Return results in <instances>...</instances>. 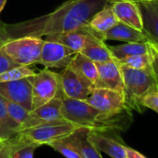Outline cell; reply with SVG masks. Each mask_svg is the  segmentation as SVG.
<instances>
[{
	"mask_svg": "<svg viewBox=\"0 0 158 158\" xmlns=\"http://www.w3.org/2000/svg\"><path fill=\"white\" fill-rule=\"evenodd\" d=\"M108 3V0H68L54 11L41 17L14 24L0 23V36L6 40L21 36L41 38L67 34L86 25Z\"/></svg>",
	"mask_w": 158,
	"mask_h": 158,
	"instance_id": "6da1fadb",
	"label": "cell"
},
{
	"mask_svg": "<svg viewBox=\"0 0 158 158\" xmlns=\"http://www.w3.org/2000/svg\"><path fill=\"white\" fill-rule=\"evenodd\" d=\"M60 113L62 117L70 123L102 132L114 128L116 123L114 119L107 118L86 101L69 99L64 96L61 99Z\"/></svg>",
	"mask_w": 158,
	"mask_h": 158,
	"instance_id": "7a4b0ae2",
	"label": "cell"
},
{
	"mask_svg": "<svg viewBox=\"0 0 158 158\" xmlns=\"http://www.w3.org/2000/svg\"><path fill=\"white\" fill-rule=\"evenodd\" d=\"M119 65L125 85L127 105V107L138 109L139 106V99L152 87L158 84V80L152 67L139 70L121 63H119Z\"/></svg>",
	"mask_w": 158,
	"mask_h": 158,
	"instance_id": "3957f363",
	"label": "cell"
},
{
	"mask_svg": "<svg viewBox=\"0 0 158 158\" xmlns=\"http://www.w3.org/2000/svg\"><path fill=\"white\" fill-rule=\"evenodd\" d=\"M44 40L40 37L21 36L8 38L0 46L10 58L20 66H31L38 63Z\"/></svg>",
	"mask_w": 158,
	"mask_h": 158,
	"instance_id": "277c9868",
	"label": "cell"
},
{
	"mask_svg": "<svg viewBox=\"0 0 158 158\" xmlns=\"http://www.w3.org/2000/svg\"><path fill=\"white\" fill-rule=\"evenodd\" d=\"M85 101L109 119H114L127 109L124 94L105 88H94Z\"/></svg>",
	"mask_w": 158,
	"mask_h": 158,
	"instance_id": "5b68a950",
	"label": "cell"
},
{
	"mask_svg": "<svg viewBox=\"0 0 158 158\" xmlns=\"http://www.w3.org/2000/svg\"><path fill=\"white\" fill-rule=\"evenodd\" d=\"M59 73L45 68L35 74L32 87V110L55 98L60 90Z\"/></svg>",
	"mask_w": 158,
	"mask_h": 158,
	"instance_id": "8992f818",
	"label": "cell"
},
{
	"mask_svg": "<svg viewBox=\"0 0 158 158\" xmlns=\"http://www.w3.org/2000/svg\"><path fill=\"white\" fill-rule=\"evenodd\" d=\"M62 97L63 93L60 88V90L55 98H53L46 104L30 111L27 120L21 127V131L23 129L45 125L62 124L68 122L62 117L60 113Z\"/></svg>",
	"mask_w": 158,
	"mask_h": 158,
	"instance_id": "52a82bcc",
	"label": "cell"
},
{
	"mask_svg": "<svg viewBox=\"0 0 158 158\" xmlns=\"http://www.w3.org/2000/svg\"><path fill=\"white\" fill-rule=\"evenodd\" d=\"M77 127H79L70 122L62 124H51L23 129L19 132V135L29 142H34L39 146H42L48 145L53 140L66 137Z\"/></svg>",
	"mask_w": 158,
	"mask_h": 158,
	"instance_id": "ba28073f",
	"label": "cell"
},
{
	"mask_svg": "<svg viewBox=\"0 0 158 158\" xmlns=\"http://www.w3.org/2000/svg\"><path fill=\"white\" fill-rule=\"evenodd\" d=\"M59 76L63 96L69 99L85 101L95 88L87 78L69 66L63 68Z\"/></svg>",
	"mask_w": 158,
	"mask_h": 158,
	"instance_id": "9c48e42d",
	"label": "cell"
},
{
	"mask_svg": "<svg viewBox=\"0 0 158 158\" xmlns=\"http://www.w3.org/2000/svg\"><path fill=\"white\" fill-rule=\"evenodd\" d=\"M34 76L19 80L0 83V96L3 99L18 103L28 111H32V87Z\"/></svg>",
	"mask_w": 158,
	"mask_h": 158,
	"instance_id": "30bf717a",
	"label": "cell"
},
{
	"mask_svg": "<svg viewBox=\"0 0 158 158\" xmlns=\"http://www.w3.org/2000/svg\"><path fill=\"white\" fill-rule=\"evenodd\" d=\"M76 53V51L61 43L44 40L38 63L48 69L66 68Z\"/></svg>",
	"mask_w": 158,
	"mask_h": 158,
	"instance_id": "8fae6325",
	"label": "cell"
},
{
	"mask_svg": "<svg viewBox=\"0 0 158 158\" xmlns=\"http://www.w3.org/2000/svg\"><path fill=\"white\" fill-rule=\"evenodd\" d=\"M45 40L61 43L76 52H81L89 46L103 42V40L88 26V23L67 34L47 36Z\"/></svg>",
	"mask_w": 158,
	"mask_h": 158,
	"instance_id": "7c38bea8",
	"label": "cell"
},
{
	"mask_svg": "<svg viewBox=\"0 0 158 158\" xmlns=\"http://www.w3.org/2000/svg\"><path fill=\"white\" fill-rule=\"evenodd\" d=\"M98 68V83L95 88H105L118 91L125 95V85L120 65L116 59L96 63Z\"/></svg>",
	"mask_w": 158,
	"mask_h": 158,
	"instance_id": "4fadbf2b",
	"label": "cell"
},
{
	"mask_svg": "<svg viewBox=\"0 0 158 158\" xmlns=\"http://www.w3.org/2000/svg\"><path fill=\"white\" fill-rule=\"evenodd\" d=\"M110 3L119 23L142 31V17L136 2L129 0H114Z\"/></svg>",
	"mask_w": 158,
	"mask_h": 158,
	"instance_id": "5bb4252c",
	"label": "cell"
},
{
	"mask_svg": "<svg viewBox=\"0 0 158 158\" xmlns=\"http://www.w3.org/2000/svg\"><path fill=\"white\" fill-rule=\"evenodd\" d=\"M142 17V32L158 46V0L137 3Z\"/></svg>",
	"mask_w": 158,
	"mask_h": 158,
	"instance_id": "9a60e30c",
	"label": "cell"
},
{
	"mask_svg": "<svg viewBox=\"0 0 158 158\" xmlns=\"http://www.w3.org/2000/svg\"><path fill=\"white\" fill-rule=\"evenodd\" d=\"M92 130L89 127H79L71 134L62 138L63 140L73 146L83 158H102L99 152L89 141V133Z\"/></svg>",
	"mask_w": 158,
	"mask_h": 158,
	"instance_id": "2e32d148",
	"label": "cell"
},
{
	"mask_svg": "<svg viewBox=\"0 0 158 158\" xmlns=\"http://www.w3.org/2000/svg\"><path fill=\"white\" fill-rule=\"evenodd\" d=\"M89 139L99 152H102L112 158H127V146L120 141L104 135L102 131L90 130L89 133Z\"/></svg>",
	"mask_w": 158,
	"mask_h": 158,
	"instance_id": "e0dca14e",
	"label": "cell"
},
{
	"mask_svg": "<svg viewBox=\"0 0 158 158\" xmlns=\"http://www.w3.org/2000/svg\"><path fill=\"white\" fill-rule=\"evenodd\" d=\"M102 39L122 41L125 43L129 42H148L150 41L147 35L139 30L128 26L122 23H117L114 27L102 35Z\"/></svg>",
	"mask_w": 158,
	"mask_h": 158,
	"instance_id": "ac0fdd59",
	"label": "cell"
},
{
	"mask_svg": "<svg viewBox=\"0 0 158 158\" xmlns=\"http://www.w3.org/2000/svg\"><path fill=\"white\" fill-rule=\"evenodd\" d=\"M117 23L118 20L113 10L112 4L109 2L91 17L88 26L102 38V35L114 27Z\"/></svg>",
	"mask_w": 158,
	"mask_h": 158,
	"instance_id": "d6986e66",
	"label": "cell"
},
{
	"mask_svg": "<svg viewBox=\"0 0 158 158\" xmlns=\"http://www.w3.org/2000/svg\"><path fill=\"white\" fill-rule=\"evenodd\" d=\"M68 66L87 78L89 82L94 85V87L97 86L99 73L96 62L89 60L80 52H77Z\"/></svg>",
	"mask_w": 158,
	"mask_h": 158,
	"instance_id": "ffe728a7",
	"label": "cell"
},
{
	"mask_svg": "<svg viewBox=\"0 0 158 158\" xmlns=\"http://www.w3.org/2000/svg\"><path fill=\"white\" fill-rule=\"evenodd\" d=\"M113 56L116 60L123 59L125 57L139 55V54H147L152 51L151 42H129L117 46H110L109 47Z\"/></svg>",
	"mask_w": 158,
	"mask_h": 158,
	"instance_id": "44dd1931",
	"label": "cell"
},
{
	"mask_svg": "<svg viewBox=\"0 0 158 158\" xmlns=\"http://www.w3.org/2000/svg\"><path fill=\"white\" fill-rule=\"evenodd\" d=\"M21 131V127L7 111L5 99L0 96V139L6 140L16 137Z\"/></svg>",
	"mask_w": 158,
	"mask_h": 158,
	"instance_id": "7402d4cb",
	"label": "cell"
},
{
	"mask_svg": "<svg viewBox=\"0 0 158 158\" xmlns=\"http://www.w3.org/2000/svg\"><path fill=\"white\" fill-rule=\"evenodd\" d=\"M80 53L96 63H102L115 59L113 56L109 47L105 44L104 41L89 46L86 48H84Z\"/></svg>",
	"mask_w": 158,
	"mask_h": 158,
	"instance_id": "603a6c76",
	"label": "cell"
},
{
	"mask_svg": "<svg viewBox=\"0 0 158 158\" xmlns=\"http://www.w3.org/2000/svg\"><path fill=\"white\" fill-rule=\"evenodd\" d=\"M152 46V45H151ZM119 63L127 65L128 67L134 69H147L152 67V51L147 54H139V55H133L125 57L123 59L117 60Z\"/></svg>",
	"mask_w": 158,
	"mask_h": 158,
	"instance_id": "cb8c5ba5",
	"label": "cell"
},
{
	"mask_svg": "<svg viewBox=\"0 0 158 158\" xmlns=\"http://www.w3.org/2000/svg\"><path fill=\"white\" fill-rule=\"evenodd\" d=\"M35 73H36L31 69L30 66H17L0 74V83L19 80L27 76L35 75Z\"/></svg>",
	"mask_w": 158,
	"mask_h": 158,
	"instance_id": "d4e9b609",
	"label": "cell"
},
{
	"mask_svg": "<svg viewBox=\"0 0 158 158\" xmlns=\"http://www.w3.org/2000/svg\"><path fill=\"white\" fill-rule=\"evenodd\" d=\"M5 104H6L7 111L10 114V117L17 124H19L20 127H22V126L27 120L30 111H28L23 106H22V105H20L18 103L12 102L7 101V100H5Z\"/></svg>",
	"mask_w": 158,
	"mask_h": 158,
	"instance_id": "484cf974",
	"label": "cell"
},
{
	"mask_svg": "<svg viewBox=\"0 0 158 158\" xmlns=\"http://www.w3.org/2000/svg\"><path fill=\"white\" fill-rule=\"evenodd\" d=\"M23 141L10 152L9 158H34L35 152L39 145L34 142H29L23 138Z\"/></svg>",
	"mask_w": 158,
	"mask_h": 158,
	"instance_id": "4316f807",
	"label": "cell"
},
{
	"mask_svg": "<svg viewBox=\"0 0 158 158\" xmlns=\"http://www.w3.org/2000/svg\"><path fill=\"white\" fill-rule=\"evenodd\" d=\"M48 145L59 153H60L61 155H63L65 158H83L73 146H72L62 139L53 140L49 142Z\"/></svg>",
	"mask_w": 158,
	"mask_h": 158,
	"instance_id": "83f0119b",
	"label": "cell"
},
{
	"mask_svg": "<svg viewBox=\"0 0 158 158\" xmlns=\"http://www.w3.org/2000/svg\"><path fill=\"white\" fill-rule=\"evenodd\" d=\"M139 106L149 108L158 114V84L152 87L139 99Z\"/></svg>",
	"mask_w": 158,
	"mask_h": 158,
	"instance_id": "f1b7e54d",
	"label": "cell"
},
{
	"mask_svg": "<svg viewBox=\"0 0 158 158\" xmlns=\"http://www.w3.org/2000/svg\"><path fill=\"white\" fill-rule=\"evenodd\" d=\"M23 141V139L19 134L10 139L0 140V158H9L10 152Z\"/></svg>",
	"mask_w": 158,
	"mask_h": 158,
	"instance_id": "f546056e",
	"label": "cell"
},
{
	"mask_svg": "<svg viewBox=\"0 0 158 158\" xmlns=\"http://www.w3.org/2000/svg\"><path fill=\"white\" fill-rule=\"evenodd\" d=\"M17 66L20 65L16 64L0 46V74Z\"/></svg>",
	"mask_w": 158,
	"mask_h": 158,
	"instance_id": "4dcf8cb0",
	"label": "cell"
},
{
	"mask_svg": "<svg viewBox=\"0 0 158 158\" xmlns=\"http://www.w3.org/2000/svg\"><path fill=\"white\" fill-rule=\"evenodd\" d=\"M151 42V41H150ZM152 45V68L153 70V73L158 80V52L156 48H154V45L151 42Z\"/></svg>",
	"mask_w": 158,
	"mask_h": 158,
	"instance_id": "1f68e13d",
	"label": "cell"
},
{
	"mask_svg": "<svg viewBox=\"0 0 158 158\" xmlns=\"http://www.w3.org/2000/svg\"><path fill=\"white\" fill-rule=\"evenodd\" d=\"M126 151H127V158H147L144 155H142L140 152H139L138 151L130 148V147H126Z\"/></svg>",
	"mask_w": 158,
	"mask_h": 158,
	"instance_id": "d6a6232c",
	"label": "cell"
},
{
	"mask_svg": "<svg viewBox=\"0 0 158 158\" xmlns=\"http://www.w3.org/2000/svg\"><path fill=\"white\" fill-rule=\"evenodd\" d=\"M6 3H7V0H0V13L2 12V10H3V9H4V7L6 5Z\"/></svg>",
	"mask_w": 158,
	"mask_h": 158,
	"instance_id": "836d02e7",
	"label": "cell"
},
{
	"mask_svg": "<svg viewBox=\"0 0 158 158\" xmlns=\"http://www.w3.org/2000/svg\"><path fill=\"white\" fill-rule=\"evenodd\" d=\"M129 1H133L136 3H140V2H146V1H152V0H129Z\"/></svg>",
	"mask_w": 158,
	"mask_h": 158,
	"instance_id": "e575fe53",
	"label": "cell"
},
{
	"mask_svg": "<svg viewBox=\"0 0 158 158\" xmlns=\"http://www.w3.org/2000/svg\"><path fill=\"white\" fill-rule=\"evenodd\" d=\"M152 44H153V43H152ZM153 45H154V48H156V50H157V52H158V46H157V45H155V44H153Z\"/></svg>",
	"mask_w": 158,
	"mask_h": 158,
	"instance_id": "d590c367",
	"label": "cell"
},
{
	"mask_svg": "<svg viewBox=\"0 0 158 158\" xmlns=\"http://www.w3.org/2000/svg\"><path fill=\"white\" fill-rule=\"evenodd\" d=\"M108 1H109V2H112V1H114V0H108Z\"/></svg>",
	"mask_w": 158,
	"mask_h": 158,
	"instance_id": "8d00e7d4",
	"label": "cell"
},
{
	"mask_svg": "<svg viewBox=\"0 0 158 158\" xmlns=\"http://www.w3.org/2000/svg\"><path fill=\"white\" fill-rule=\"evenodd\" d=\"M0 140H2V139H0Z\"/></svg>",
	"mask_w": 158,
	"mask_h": 158,
	"instance_id": "74e56055",
	"label": "cell"
},
{
	"mask_svg": "<svg viewBox=\"0 0 158 158\" xmlns=\"http://www.w3.org/2000/svg\"><path fill=\"white\" fill-rule=\"evenodd\" d=\"M0 44H1V43H0Z\"/></svg>",
	"mask_w": 158,
	"mask_h": 158,
	"instance_id": "f35d334b",
	"label": "cell"
}]
</instances>
